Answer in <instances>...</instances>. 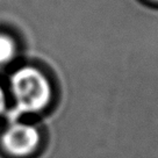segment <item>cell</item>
<instances>
[{"mask_svg":"<svg viewBox=\"0 0 158 158\" xmlns=\"http://www.w3.org/2000/svg\"><path fill=\"white\" fill-rule=\"evenodd\" d=\"M10 89L15 100V107L10 112L13 121L22 114L42 110L51 98L49 80L33 66H25L15 71L10 78Z\"/></svg>","mask_w":158,"mask_h":158,"instance_id":"6da1fadb","label":"cell"},{"mask_svg":"<svg viewBox=\"0 0 158 158\" xmlns=\"http://www.w3.org/2000/svg\"><path fill=\"white\" fill-rule=\"evenodd\" d=\"M40 134L35 127L13 121L1 136V144L6 152L16 158L28 157L36 151Z\"/></svg>","mask_w":158,"mask_h":158,"instance_id":"7a4b0ae2","label":"cell"},{"mask_svg":"<svg viewBox=\"0 0 158 158\" xmlns=\"http://www.w3.org/2000/svg\"><path fill=\"white\" fill-rule=\"evenodd\" d=\"M16 44L10 36L0 34V65H4L14 58Z\"/></svg>","mask_w":158,"mask_h":158,"instance_id":"3957f363","label":"cell"},{"mask_svg":"<svg viewBox=\"0 0 158 158\" xmlns=\"http://www.w3.org/2000/svg\"><path fill=\"white\" fill-rule=\"evenodd\" d=\"M6 105H7V100H6V94L4 92L2 87L0 86V114H2L6 109Z\"/></svg>","mask_w":158,"mask_h":158,"instance_id":"277c9868","label":"cell"}]
</instances>
